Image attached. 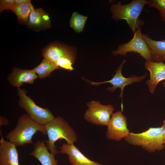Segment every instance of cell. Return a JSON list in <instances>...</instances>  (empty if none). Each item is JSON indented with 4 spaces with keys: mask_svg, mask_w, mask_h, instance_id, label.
Returning a JSON list of instances; mask_svg holds the SVG:
<instances>
[{
    "mask_svg": "<svg viewBox=\"0 0 165 165\" xmlns=\"http://www.w3.org/2000/svg\"><path fill=\"white\" fill-rule=\"evenodd\" d=\"M48 139L46 145L53 154L60 153L55 145L59 139L65 140L68 144H74L78 140L76 134L71 126L62 117L57 116L44 125Z\"/></svg>",
    "mask_w": 165,
    "mask_h": 165,
    "instance_id": "obj_1",
    "label": "cell"
},
{
    "mask_svg": "<svg viewBox=\"0 0 165 165\" xmlns=\"http://www.w3.org/2000/svg\"><path fill=\"white\" fill-rule=\"evenodd\" d=\"M38 131L46 134L44 125L36 123L26 113L19 117L16 127L6 138L16 146H22L27 144H33L32 137Z\"/></svg>",
    "mask_w": 165,
    "mask_h": 165,
    "instance_id": "obj_2",
    "label": "cell"
},
{
    "mask_svg": "<svg viewBox=\"0 0 165 165\" xmlns=\"http://www.w3.org/2000/svg\"><path fill=\"white\" fill-rule=\"evenodd\" d=\"M148 2L146 0H133L125 5H122L120 1L116 4L113 3L110 6L112 18L116 20H125L134 32L144 24V21L140 19L139 16Z\"/></svg>",
    "mask_w": 165,
    "mask_h": 165,
    "instance_id": "obj_3",
    "label": "cell"
},
{
    "mask_svg": "<svg viewBox=\"0 0 165 165\" xmlns=\"http://www.w3.org/2000/svg\"><path fill=\"white\" fill-rule=\"evenodd\" d=\"M129 144L141 147L146 151L152 153L164 149L163 127H151L142 132H130V135L124 138Z\"/></svg>",
    "mask_w": 165,
    "mask_h": 165,
    "instance_id": "obj_4",
    "label": "cell"
},
{
    "mask_svg": "<svg viewBox=\"0 0 165 165\" xmlns=\"http://www.w3.org/2000/svg\"><path fill=\"white\" fill-rule=\"evenodd\" d=\"M17 93L19 97V106L24 109L35 122L45 125L55 118L48 108H43L37 105L31 97L27 95L26 90L18 88Z\"/></svg>",
    "mask_w": 165,
    "mask_h": 165,
    "instance_id": "obj_5",
    "label": "cell"
},
{
    "mask_svg": "<svg viewBox=\"0 0 165 165\" xmlns=\"http://www.w3.org/2000/svg\"><path fill=\"white\" fill-rule=\"evenodd\" d=\"M88 108L84 118L87 122L97 125H108L115 108L112 105H104L94 100L86 104Z\"/></svg>",
    "mask_w": 165,
    "mask_h": 165,
    "instance_id": "obj_6",
    "label": "cell"
},
{
    "mask_svg": "<svg viewBox=\"0 0 165 165\" xmlns=\"http://www.w3.org/2000/svg\"><path fill=\"white\" fill-rule=\"evenodd\" d=\"M132 39L128 42L122 44L118 46V49L112 51L114 56H127L129 52L138 53L146 61H151L150 49L142 36L141 28L134 32Z\"/></svg>",
    "mask_w": 165,
    "mask_h": 165,
    "instance_id": "obj_7",
    "label": "cell"
},
{
    "mask_svg": "<svg viewBox=\"0 0 165 165\" xmlns=\"http://www.w3.org/2000/svg\"><path fill=\"white\" fill-rule=\"evenodd\" d=\"M126 61L123 60L122 63L117 68L115 71V74L114 75L110 80L101 82H94L84 78V79L92 85L97 86L103 83H109L112 85V87H109L107 89L109 92L113 93L116 89L119 88L121 92L119 96L122 98L121 107L123 109V96L125 87L127 85H131L134 83L140 82L146 78L147 74L146 73L144 75L139 77L131 76L128 78L124 77L122 73V70L124 64Z\"/></svg>",
    "mask_w": 165,
    "mask_h": 165,
    "instance_id": "obj_8",
    "label": "cell"
},
{
    "mask_svg": "<svg viewBox=\"0 0 165 165\" xmlns=\"http://www.w3.org/2000/svg\"><path fill=\"white\" fill-rule=\"evenodd\" d=\"M107 126L105 138L109 140L119 141L128 137L130 132L127 128V117L120 110L112 114Z\"/></svg>",
    "mask_w": 165,
    "mask_h": 165,
    "instance_id": "obj_9",
    "label": "cell"
},
{
    "mask_svg": "<svg viewBox=\"0 0 165 165\" xmlns=\"http://www.w3.org/2000/svg\"><path fill=\"white\" fill-rule=\"evenodd\" d=\"M76 50L75 48L54 42L50 43L42 50L44 58L56 64L66 59H75Z\"/></svg>",
    "mask_w": 165,
    "mask_h": 165,
    "instance_id": "obj_10",
    "label": "cell"
},
{
    "mask_svg": "<svg viewBox=\"0 0 165 165\" xmlns=\"http://www.w3.org/2000/svg\"><path fill=\"white\" fill-rule=\"evenodd\" d=\"M144 66L150 73V79L146 83L150 92L153 94L158 83L162 81H165V63L146 61Z\"/></svg>",
    "mask_w": 165,
    "mask_h": 165,
    "instance_id": "obj_11",
    "label": "cell"
},
{
    "mask_svg": "<svg viewBox=\"0 0 165 165\" xmlns=\"http://www.w3.org/2000/svg\"><path fill=\"white\" fill-rule=\"evenodd\" d=\"M0 165H19L16 146L9 141L5 140L1 130Z\"/></svg>",
    "mask_w": 165,
    "mask_h": 165,
    "instance_id": "obj_12",
    "label": "cell"
},
{
    "mask_svg": "<svg viewBox=\"0 0 165 165\" xmlns=\"http://www.w3.org/2000/svg\"><path fill=\"white\" fill-rule=\"evenodd\" d=\"M60 153L68 155L71 165H106L92 161L84 156L74 145L64 143L59 148Z\"/></svg>",
    "mask_w": 165,
    "mask_h": 165,
    "instance_id": "obj_13",
    "label": "cell"
},
{
    "mask_svg": "<svg viewBox=\"0 0 165 165\" xmlns=\"http://www.w3.org/2000/svg\"><path fill=\"white\" fill-rule=\"evenodd\" d=\"M38 76L32 70L21 69L14 67L8 75L7 80L13 86L18 88L24 83L33 84Z\"/></svg>",
    "mask_w": 165,
    "mask_h": 165,
    "instance_id": "obj_14",
    "label": "cell"
},
{
    "mask_svg": "<svg viewBox=\"0 0 165 165\" xmlns=\"http://www.w3.org/2000/svg\"><path fill=\"white\" fill-rule=\"evenodd\" d=\"M27 25L29 28L37 30L49 28L51 22L49 14L41 8H34L30 13Z\"/></svg>",
    "mask_w": 165,
    "mask_h": 165,
    "instance_id": "obj_15",
    "label": "cell"
},
{
    "mask_svg": "<svg viewBox=\"0 0 165 165\" xmlns=\"http://www.w3.org/2000/svg\"><path fill=\"white\" fill-rule=\"evenodd\" d=\"M33 150L30 153L38 160L42 165H58L55 155L50 152L43 140L37 141L33 145Z\"/></svg>",
    "mask_w": 165,
    "mask_h": 165,
    "instance_id": "obj_16",
    "label": "cell"
},
{
    "mask_svg": "<svg viewBox=\"0 0 165 165\" xmlns=\"http://www.w3.org/2000/svg\"><path fill=\"white\" fill-rule=\"evenodd\" d=\"M141 35L150 49L151 61L154 62L165 61V39L155 40L150 38L148 34H142Z\"/></svg>",
    "mask_w": 165,
    "mask_h": 165,
    "instance_id": "obj_17",
    "label": "cell"
},
{
    "mask_svg": "<svg viewBox=\"0 0 165 165\" xmlns=\"http://www.w3.org/2000/svg\"><path fill=\"white\" fill-rule=\"evenodd\" d=\"M33 9L31 2L21 4H14L11 10L16 15L19 23L27 24L30 13Z\"/></svg>",
    "mask_w": 165,
    "mask_h": 165,
    "instance_id": "obj_18",
    "label": "cell"
},
{
    "mask_svg": "<svg viewBox=\"0 0 165 165\" xmlns=\"http://www.w3.org/2000/svg\"><path fill=\"white\" fill-rule=\"evenodd\" d=\"M54 63L44 58L40 64L33 69L39 79L48 77L54 70L60 69Z\"/></svg>",
    "mask_w": 165,
    "mask_h": 165,
    "instance_id": "obj_19",
    "label": "cell"
},
{
    "mask_svg": "<svg viewBox=\"0 0 165 165\" xmlns=\"http://www.w3.org/2000/svg\"><path fill=\"white\" fill-rule=\"evenodd\" d=\"M87 17L79 14L76 12H74L70 21V26L76 32H81L85 26Z\"/></svg>",
    "mask_w": 165,
    "mask_h": 165,
    "instance_id": "obj_20",
    "label": "cell"
},
{
    "mask_svg": "<svg viewBox=\"0 0 165 165\" xmlns=\"http://www.w3.org/2000/svg\"><path fill=\"white\" fill-rule=\"evenodd\" d=\"M148 2V6L157 9L162 20L165 21V0H149Z\"/></svg>",
    "mask_w": 165,
    "mask_h": 165,
    "instance_id": "obj_21",
    "label": "cell"
},
{
    "mask_svg": "<svg viewBox=\"0 0 165 165\" xmlns=\"http://www.w3.org/2000/svg\"><path fill=\"white\" fill-rule=\"evenodd\" d=\"M15 0H1L0 1V12L4 10L11 9L14 5Z\"/></svg>",
    "mask_w": 165,
    "mask_h": 165,
    "instance_id": "obj_22",
    "label": "cell"
},
{
    "mask_svg": "<svg viewBox=\"0 0 165 165\" xmlns=\"http://www.w3.org/2000/svg\"><path fill=\"white\" fill-rule=\"evenodd\" d=\"M9 124V122L7 119L3 116L0 117V127L2 125L7 126Z\"/></svg>",
    "mask_w": 165,
    "mask_h": 165,
    "instance_id": "obj_23",
    "label": "cell"
},
{
    "mask_svg": "<svg viewBox=\"0 0 165 165\" xmlns=\"http://www.w3.org/2000/svg\"><path fill=\"white\" fill-rule=\"evenodd\" d=\"M31 2L30 0H15V5H19L26 3H27Z\"/></svg>",
    "mask_w": 165,
    "mask_h": 165,
    "instance_id": "obj_24",
    "label": "cell"
},
{
    "mask_svg": "<svg viewBox=\"0 0 165 165\" xmlns=\"http://www.w3.org/2000/svg\"><path fill=\"white\" fill-rule=\"evenodd\" d=\"M163 127V135L164 144L165 145V119L163 122V124L162 126Z\"/></svg>",
    "mask_w": 165,
    "mask_h": 165,
    "instance_id": "obj_25",
    "label": "cell"
},
{
    "mask_svg": "<svg viewBox=\"0 0 165 165\" xmlns=\"http://www.w3.org/2000/svg\"><path fill=\"white\" fill-rule=\"evenodd\" d=\"M162 86H163V88L165 89V81L163 82L162 83Z\"/></svg>",
    "mask_w": 165,
    "mask_h": 165,
    "instance_id": "obj_26",
    "label": "cell"
}]
</instances>
